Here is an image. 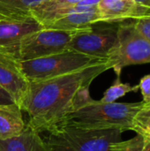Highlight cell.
I'll use <instances>...</instances> for the list:
<instances>
[{
    "instance_id": "cell-14",
    "label": "cell",
    "mask_w": 150,
    "mask_h": 151,
    "mask_svg": "<svg viewBox=\"0 0 150 151\" xmlns=\"http://www.w3.org/2000/svg\"><path fill=\"white\" fill-rule=\"evenodd\" d=\"M45 1L47 0H0V15L13 20L32 19V10Z\"/></svg>"
},
{
    "instance_id": "cell-15",
    "label": "cell",
    "mask_w": 150,
    "mask_h": 151,
    "mask_svg": "<svg viewBox=\"0 0 150 151\" xmlns=\"http://www.w3.org/2000/svg\"><path fill=\"white\" fill-rule=\"evenodd\" d=\"M139 90L138 85H131L129 83H123L120 81V77H117L113 84L104 92L103 98L100 100L103 103H113L118 98L125 96L131 92H137Z\"/></svg>"
},
{
    "instance_id": "cell-9",
    "label": "cell",
    "mask_w": 150,
    "mask_h": 151,
    "mask_svg": "<svg viewBox=\"0 0 150 151\" xmlns=\"http://www.w3.org/2000/svg\"><path fill=\"white\" fill-rule=\"evenodd\" d=\"M97 9L102 22L110 24L150 18V4L137 0H101Z\"/></svg>"
},
{
    "instance_id": "cell-8",
    "label": "cell",
    "mask_w": 150,
    "mask_h": 151,
    "mask_svg": "<svg viewBox=\"0 0 150 151\" xmlns=\"http://www.w3.org/2000/svg\"><path fill=\"white\" fill-rule=\"evenodd\" d=\"M0 86L20 108L27 94L29 81L20 68L19 58L4 51H0Z\"/></svg>"
},
{
    "instance_id": "cell-24",
    "label": "cell",
    "mask_w": 150,
    "mask_h": 151,
    "mask_svg": "<svg viewBox=\"0 0 150 151\" xmlns=\"http://www.w3.org/2000/svg\"><path fill=\"white\" fill-rule=\"evenodd\" d=\"M2 19H6V18H4V16L0 15V20H2Z\"/></svg>"
},
{
    "instance_id": "cell-5",
    "label": "cell",
    "mask_w": 150,
    "mask_h": 151,
    "mask_svg": "<svg viewBox=\"0 0 150 151\" xmlns=\"http://www.w3.org/2000/svg\"><path fill=\"white\" fill-rule=\"evenodd\" d=\"M117 43L108 55L111 69L120 77L124 67L150 63V42L135 27L134 22L118 26Z\"/></svg>"
},
{
    "instance_id": "cell-16",
    "label": "cell",
    "mask_w": 150,
    "mask_h": 151,
    "mask_svg": "<svg viewBox=\"0 0 150 151\" xmlns=\"http://www.w3.org/2000/svg\"><path fill=\"white\" fill-rule=\"evenodd\" d=\"M131 131L142 136L146 140H150V104L144 106L135 115Z\"/></svg>"
},
{
    "instance_id": "cell-17",
    "label": "cell",
    "mask_w": 150,
    "mask_h": 151,
    "mask_svg": "<svg viewBox=\"0 0 150 151\" xmlns=\"http://www.w3.org/2000/svg\"><path fill=\"white\" fill-rule=\"evenodd\" d=\"M82 0H47L32 10L33 17L37 20L40 17L48 14L57 9L77 5Z\"/></svg>"
},
{
    "instance_id": "cell-7",
    "label": "cell",
    "mask_w": 150,
    "mask_h": 151,
    "mask_svg": "<svg viewBox=\"0 0 150 151\" xmlns=\"http://www.w3.org/2000/svg\"><path fill=\"white\" fill-rule=\"evenodd\" d=\"M117 30L118 27L93 26L79 30L70 41L67 50L97 58H108L117 43Z\"/></svg>"
},
{
    "instance_id": "cell-20",
    "label": "cell",
    "mask_w": 150,
    "mask_h": 151,
    "mask_svg": "<svg viewBox=\"0 0 150 151\" xmlns=\"http://www.w3.org/2000/svg\"><path fill=\"white\" fill-rule=\"evenodd\" d=\"M133 22L136 29L150 42V18Z\"/></svg>"
},
{
    "instance_id": "cell-12",
    "label": "cell",
    "mask_w": 150,
    "mask_h": 151,
    "mask_svg": "<svg viewBox=\"0 0 150 151\" xmlns=\"http://www.w3.org/2000/svg\"><path fill=\"white\" fill-rule=\"evenodd\" d=\"M98 22H102V18L98 11L76 12L53 20L52 22L43 26V28L64 31H76L88 28Z\"/></svg>"
},
{
    "instance_id": "cell-21",
    "label": "cell",
    "mask_w": 150,
    "mask_h": 151,
    "mask_svg": "<svg viewBox=\"0 0 150 151\" xmlns=\"http://www.w3.org/2000/svg\"><path fill=\"white\" fill-rule=\"evenodd\" d=\"M14 103L11 96L0 86V104H8Z\"/></svg>"
},
{
    "instance_id": "cell-4",
    "label": "cell",
    "mask_w": 150,
    "mask_h": 151,
    "mask_svg": "<svg viewBox=\"0 0 150 151\" xmlns=\"http://www.w3.org/2000/svg\"><path fill=\"white\" fill-rule=\"evenodd\" d=\"M107 59L66 50L44 58L19 61V65L27 81L34 82L73 73Z\"/></svg>"
},
{
    "instance_id": "cell-19",
    "label": "cell",
    "mask_w": 150,
    "mask_h": 151,
    "mask_svg": "<svg viewBox=\"0 0 150 151\" xmlns=\"http://www.w3.org/2000/svg\"><path fill=\"white\" fill-rule=\"evenodd\" d=\"M138 86L143 97L142 102L146 104H150V74L143 76Z\"/></svg>"
},
{
    "instance_id": "cell-2",
    "label": "cell",
    "mask_w": 150,
    "mask_h": 151,
    "mask_svg": "<svg viewBox=\"0 0 150 151\" xmlns=\"http://www.w3.org/2000/svg\"><path fill=\"white\" fill-rule=\"evenodd\" d=\"M144 104L143 102L103 103L91 99L82 107L69 114L63 122L90 130L130 131L135 115Z\"/></svg>"
},
{
    "instance_id": "cell-1",
    "label": "cell",
    "mask_w": 150,
    "mask_h": 151,
    "mask_svg": "<svg viewBox=\"0 0 150 151\" xmlns=\"http://www.w3.org/2000/svg\"><path fill=\"white\" fill-rule=\"evenodd\" d=\"M109 69L107 59L73 73L29 82L20 107L29 117L27 126L41 134L63 122L69 114L92 99L89 96L91 83Z\"/></svg>"
},
{
    "instance_id": "cell-11",
    "label": "cell",
    "mask_w": 150,
    "mask_h": 151,
    "mask_svg": "<svg viewBox=\"0 0 150 151\" xmlns=\"http://www.w3.org/2000/svg\"><path fill=\"white\" fill-rule=\"evenodd\" d=\"M26 127L22 111L15 103L0 104V141L19 137Z\"/></svg>"
},
{
    "instance_id": "cell-6",
    "label": "cell",
    "mask_w": 150,
    "mask_h": 151,
    "mask_svg": "<svg viewBox=\"0 0 150 151\" xmlns=\"http://www.w3.org/2000/svg\"><path fill=\"white\" fill-rule=\"evenodd\" d=\"M78 31L42 28L28 34L19 42V60H32L63 52Z\"/></svg>"
},
{
    "instance_id": "cell-18",
    "label": "cell",
    "mask_w": 150,
    "mask_h": 151,
    "mask_svg": "<svg viewBox=\"0 0 150 151\" xmlns=\"http://www.w3.org/2000/svg\"><path fill=\"white\" fill-rule=\"evenodd\" d=\"M110 150L111 151H150L146 140L139 134L130 140L120 141L112 144Z\"/></svg>"
},
{
    "instance_id": "cell-23",
    "label": "cell",
    "mask_w": 150,
    "mask_h": 151,
    "mask_svg": "<svg viewBox=\"0 0 150 151\" xmlns=\"http://www.w3.org/2000/svg\"><path fill=\"white\" fill-rule=\"evenodd\" d=\"M145 140H146V139H145ZM146 143H147L148 148L150 150V140H146Z\"/></svg>"
},
{
    "instance_id": "cell-22",
    "label": "cell",
    "mask_w": 150,
    "mask_h": 151,
    "mask_svg": "<svg viewBox=\"0 0 150 151\" xmlns=\"http://www.w3.org/2000/svg\"><path fill=\"white\" fill-rule=\"evenodd\" d=\"M139 2H142V3H145V4H150V0H137Z\"/></svg>"
},
{
    "instance_id": "cell-13",
    "label": "cell",
    "mask_w": 150,
    "mask_h": 151,
    "mask_svg": "<svg viewBox=\"0 0 150 151\" xmlns=\"http://www.w3.org/2000/svg\"><path fill=\"white\" fill-rule=\"evenodd\" d=\"M0 151H50L40 134L27 126L19 136L7 141H0Z\"/></svg>"
},
{
    "instance_id": "cell-10",
    "label": "cell",
    "mask_w": 150,
    "mask_h": 151,
    "mask_svg": "<svg viewBox=\"0 0 150 151\" xmlns=\"http://www.w3.org/2000/svg\"><path fill=\"white\" fill-rule=\"evenodd\" d=\"M43 26L34 18L25 20H0V51L11 54L19 58V46L21 39Z\"/></svg>"
},
{
    "instance_id": "cell-3",
    "label": "cell",
    "mask_w": 150,
    "mask_h": 151,
    "mask_svg": "<svg viewBox=\"0 0 150 151\" xmlns=\"http://www.w3.org/2000/svg\"><path fill=\"white\" fill-rule=\"evenodd\" d=\"M44 140L50 151H111L121 141L120 129L90 130L62 122L52 127Z\"/></svg>"
}]
</instances>
